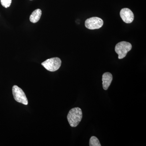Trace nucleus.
I'll list each match as a JSON object with an SVG mask.
<instances>
[{
	"label": "nucleus",
	"mask_w": 146,
	"mask_h": 146,
	"mask_svg": "<svg viewBox=\"0 0 146 146\" xmlns=\"http://www.w3.org/2000/svg\"><path fill=\"white\" fill-rule=\"evenodd\" d=\"M82 118V112L80 108H72L69 111L67 119L69 124L72 127L77 126L81 121Z\"/></svg>",
	"instance_id": "obj_1"
},
{
	"label": "nucleus",
	"mask_w": 146,
	"mask_h": 146,
	"mask_svg": "<svg viewBox=\"0 0 146 146\" xmlns=\"http://www.w3.org/2000/svg\"><path fill=\"white\" fill-rule=\"evenodd\" d=\"M132 48V46L129 42H121L117 44L115 47V51L118 54V58L122 59L125 57L127 52Z\"/></svg>",
	"instance_id": "obj_2"
},
{
	"label": "nucleus",
	"mask_w": 146,
	"mask_h": 146,
	"mask_svg": "<svg viewBox=\"0 0 146 146\" xmlns=\"http://www.w3.org/2000/svg\"><path fill=\"white\" fill-rule=\"evenodd\" d=\"M42 65L47 70L52 72H55L60 68L61 60L58 57L52 58L43 62Z\"/></svg>",
	"instance_id": "obj_3"
},
{
	"label": "nucleus",
	"mask_w": 146,
	"mask_h": 146,
	"mask_svg": "<svg viewBox=\"0 0 146 146\" xmlns=\"http://www.w3.org/2000/svg\"><path fill=\"white\" fill-rule=\"evenodd\" d=\"M12 93L13 98L16 102L25 105L28 104V101L25 94L20 87L16 85H14L12 87Z\"/></svg>",
	"instance_id": "obj_4"
},
{
	"label": "nucleus",
	"mask_w": 146,
	"mask_h": 146,
	"mask_svg": "<svg viewBox=\"0 0 146 146\" xmlns=\"http://www.w3.org/2000/svg\"><path fill=\"white\" fill-rule=\"evenodd\" d=\"M103 21L98 17H94L88 18L85 22L86 28L90 30L97 29L101 28L103 25Z\"/></svg>",
	"instance_id": "obj_5"
},
{
	"label": "nucleus",
	"mask_w": 146,
	"mask_h": 146,
	"mask_svg": "<svg viewBox=\"0 0 146 146\" xmlns=\"http://www.w3.org/2000/svg\"><path fill=\"white\" fill-rule=\"evenodd\" d=\"M120 16L123 22L126 23L130 24L134 19V14L129 9L123 8L120 12Z\"/></svg>",
	"instance_id": "obj_6"
},
{
	"label": "nucleus",
	"mask_w": 146,
	"mask_h": 146,
	"mask_svg": "<svg viewBox=\"0 0 146 146\" xmlns=\"http://www.w3.org/2000/svg\"><path fill=\"white\" fill-rule=\"evenodd\" d=\"M113 77L111 73L106 72L103 74L102 81L103 89L107 90L108 89L112 81Z\"/></svg>",
	"instance_id": "obj_7"
},
{
	"label": "nucleus",
	"mask_w": 146,
	"mask_h": 146,
	"mask_svg": "<svg viewBox=\"0 0 146 146\" xmlns=\"http://www.w3.org/2000/svg\"><path fill=\"white\" fill-rule=\"evenodd\" d=\"M42 11L41 9H38L34 11L30 16V21L33 23H37L40 20L42 16Z\"/></svg>",
	"instance_id": "obj_8"
},
{
	"label": "nucleus",
	"mask_w": 146,
	"mask_h": 146,
	"mask_svg": "<svg viewBox=\"0 0 146 146\" xmlns=\"http://www.w3.org/2000/svg\"><path fill=\"white\" fill-rule=\"evenodd\" d=\"M89 146H101L99 140L95 136H92L90 138L89 141Z\"/></svg>",
	"instance_id": "obj_9"
},
{
	"label": "nucleus",
	"mask_w": 146,
	"mask_h": 146,
	"mask_svg": "<svg viewBox=\"0 0 146 146\" xmlns=\"http://www.w3.org/2000/svg\"><path fill=\"white\" fill-rule=\"evenodd\" d=\"M12 0H1L2 5L5 8H8L11 5Z\"/></svg>",
	"instance_id": "obj_10"
},
{
	"label": "nucleus",
	"mask_w": 146,
	"mask_h": 146,
	"mask_svg": "<svg viewBox=\"0 0 146 146\" xmlns=\"http://www.w3.org/2000/svg\"><path fill=\"white\" fill-rule=\"evenodd\" d=\"M30 1H32V0H30Z\"/></svg>",
	"instance_id": "obj_11"
}]
</instances>
